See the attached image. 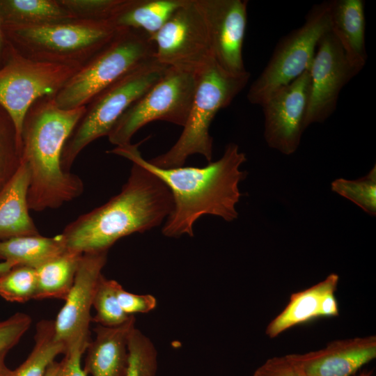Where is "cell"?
<instances>
[{"label": "cell", "instance_id": "obj_1", "mask_svg": "<svg viewBox=\"0 0 376 376\" xmlns=\"http://www.w3.org/2000/svg\"><path fill=\"white\" fill-rule=\"evenodd\" d=\"M140 143L116 146L108 152L139 164L167 186L173 205L162 229L164 236L193 237L195 222L204 215L219 217L226 221L237 218L236 205L242 196L239 185L247 173L240 169L246 157L237 144H228L220 159L203 167L163 169L141 156L138 148Z\"/></svg>", "mask_w": 376, "mask_h": 376}, {"label": "cell", "instance_id": "obj_2", "mask_svg": "<svg viewBox=\"0 0 376 376\" xmlns=\"http://www.w3.org/2000/svg\"><path fill=\"white\" fill-rule=\"evenodd\" d=\"M173 205L167 186L154 173L132 162L120 191L70 222L62 235L68 249L82 253L108 251L122 237L159 226Z\"/></svg>", "mask_w": 376, "mask_h": 376}, {"label": "cell", "instance_id": "obj_3", "mask_svg": "<svg viewBox=\"0 0 376 376\" xmlns=\"http://www.w3.org/2000/svg\"><path fill=\"white\" fill-rule=\"evenodd\" d=\"M53 96L40 97L31 106L22 128V159L30 173L28 205L36 212L58 208L84 191L81 179L63 171L61 159L65 143L86 107L63 109Z\"/></svg>", "mask_w": 376, "mask_h": 376}, {"label": "cell", "instance_id": "obj_4", "mask_svg": "<svg viewBox=\"0 0 376 376\" xmlns=\"http://www.w3.org/2000/svg\"><path fill=\"white\" fill-rule=\"evenodd\" d=\"M250 76L248 71L227 72L212 60L197 72L192 104L178 139L168 151L148 162L159 168H175L184 166L187 159L196 154L212 162L210 125L218 111L228 107L244 88Z\"/></svg>", "mask_w": 376, "mask_h": 376}, {"label": "cell", "instance_id": "obj_5", "mask_svg": "<svg viewBox=\"0 0 376 376\" xmlns=\"http://www.w3.org/2000/svg\"><path fill=\"white\" fill-rule=\"evenodd\" d=\"M12 46L36 61L79 68L115 37L109 21L73 19L36 26H4Z\"/></svg>", "mask_w": 376, "mask_h": 376}, {"label": "cell", "instance_id": "obj_6", "mask_svg": "<svg viewBox=\"0 0 376 376\" xmlns=\"http://www.w3.org/2000/svg\"><path fill=\"white\" fill-rule=\"evenodd\" d=\"M146 33L119 29L105 47L81 66L53 96L61 109L86 107L99 93L136 68L155 58Z\"/></svg>", "mask_w": 376, "mask_h": 376}, {"label": "cell", "instance_id": "obj_7", "mask_svg": "<svg viewBox=\"0 0 376 376\" xmlns=\"http://www.w3.org/2000/svg\"><path fill=\"white\" fill-rule=\"evenodd\" d=\"M167 66L154 58L127 73L99 93L65 143L61 159L65 172L91 143L108 136L125 111L163 75Z\"/></svg>", "mask_w": 376, "mask_h": 376}, {"label": "cell", "instance_id": "obj_8", "mask_svg": "<svg viewBox=\"0 0 376 376\" xmlns=\"http://www.w3.org/2000/svg\"><path fill=\"white\" fill-rule=\"evenodd\" d=\"M332 1L315 5L301 26L282 38L247 93L251 104L261 106L275 91L308 70L320 40L330 31Z\"/></svg>", "mask_w": 376, "mask_h": 376}, {"label": "cell", "instance_id": "obj_9", "mask_svg": "<svg viewBox=\"0 0 376 376\" xmlns=\"http://www.w3.org/2000/svg\"><path fill=\"white\" fill-rule=\"evenodd\" d=\"M197 83V73L167 67L162 77L136 100L116 123L108 139L116 146L131 143L146 124L164 120L183 127Z\"/></svg>", "mask_w": 376, "mask_h": 376}, {"label": "cell", "instance_id": "obj_10", "mask_svg": "<svg viewBox=\"0 0 376 376\" xmlns=\"http://www.w3.org/2000/svg\"><path fill=\"white\" fill-rule=\"evenodd\" d=\"M79 68L31 60L12 47L0 68V105L12 117L21 142L31 106L40 97L54 95Z\"/></svg>", "mask_w": 376, "mask_h": 376}, {"label": "cell", "instance_id": "obj_11", "mask_svg": "<svg viewBox=\"0 0 376 376\" xmlns=\"http://www.w3.org/2000/svg\"><path fill=\"white\" fill-rule=\"evenodd\" d=\"M150 40L155 58L167 67L197 73L214 59L197 0H186Z\"/></svg>", "mask_w": 376, "mask_h": 376}, {"label": "cell", "instance_id": "obj_12", "mask_svg": "<svg viewBox=\"0 0 376 376\" xmlns=\"http://www.w3.org/2000/svg\"><path fill=\"white\" fill-rule=\"evenodd\" d=\"M108 251L84 253L72 286L54 321V337L65 347L86 350L90 343L91 309Z\"/></svg>", "mask_w": 376, "mask_h": 376}, {"label": "cell", "instance_id": "obj_13", "mask_svg": "<svg viewBox=\"0 0 376 376\" xmlns=\"http://www.w3.org/2000/svg\"><path fill=\"white\" fill-rule=\"evenodd\" d=\"M308 72L310 91L304 130L313 123L324 122L331 115L343 88L357 75L330 31L320 40Z\"/></svg>", "mask_w": 376, "mask_h": 376}, {"label": "cell", "instance_id": "obj_14", "mask_svg": "<svg viewBox=\"0 0 376 376\" xmlns=\"http://www.w3.org/2000/svg\"><path fill=\"white\" fill-rule=\"evenodd\" d=\"M310 91V75L305 71L275 91L262 105L267 144L284 155L298 148L304 129Z\"/></svg>", "mask_w": 376, "mask_h": 376}, {"label": "cell", "instance_id": "obj_15", "mask_svg": "<svg viewBox=\"0 0 376 376\" xmlns=\"http://www.w3.org/2000/svg\"><path fill=\"white\" fill-rule=\"evenodd\" d=\"M204 15L214 61L225 70L241 74L247 22L246 0H197Z\"/></svg>", "mask_w": 376, "mask_h": 376}, {"label": "cell", "instance_id": "obj_16", "mask_svg": "<svg viewBox=\"0 0 376 376\" xmlns=\"http://www.w3.org/2000/svg\"><path fill=\"white\" fill-rule=\"evenodd\" d=\"M294 356L308 376H352L376 357V337L336 340L322 349Z\"/></svg>", "mask_w": 376, "mask_h": 376}, {"label": "cell", "instance_id": "obj_17", "mask_svg": "<svg viewBox=\"0 0 376 376\" xmlns=\"http://www.w3.org/2000/svg\"><path fill=\"white\" fill-rule=\"evenodd\" d=\"M135 327L132 315L124 324L117 327L97 324L95 337L87 347L84 370L92 376H125L128 361V337Z\"/></svg>", "mask_w": 376, "mask_h": 376}, {"label": "cell", "instance_id": "obj_18", "mask_svg": "<svg viewBox=\"0 0 376 376\" xmlns=\"http://www.w3.org/2000/svg\"><path fill=\"white\" fill-rule=\"evenodd\" d=\"M365 28L363 1H332L330 32L338 41L349 64L357 74L367 61Z\"/></svg>", "mask_w": 376, "mask_h": 376}, {"label": "cell", "instance_id": "obj_19", "mask_svg": "<svg viewBox=\"0 0 376 376\" xmlns=\"http://www.w3.org/2000/svg\"><path fill=\"white\" fill-rule=\"evenodd\" d=\"M29 170L22 159L17 172L0 191V240L39 235L29 212Z\"/></svg>", "mask_w": 376, "mask_h": 376}, {"label": "cell", "instance_id": "obj_20", "mask_svg": "<svg viewBox=\"0 0 376 376\" xmlns=\"http://www.w3.org/2000/svg\"><path fill=\"white\" fill-rule=\"evenodd\" d=\"M338 281V275L331 273L314 285L292 294L285 308L267 325L266 334L275 338L295 325L322 317L323 300L336 292Z\"/></svg>", "mask_w": 376, "mask_h": 376}, {"label": "cell", "instance_id": "obj_21", "mask_svg": "<svg viewBox=\"0 0 376 376\" xmlns=\"http://www.w3.org/2000/svg\"><path fill=\"white\" fill-rule=\"evenodd\" d=\"M186 0H123L110 19L118 29L155 35Z\"/></svg>", "mask_w": 376, "mask_h": 376}, {"label": "cell", "instance_id": "obj_22", "mask_svg": "<svg viewBox=\"0 0 376 376\" xmlns=\"http://www.w3.org/2000/svg\"><path fill=\"white\" fill-rule=\"evenodd\" d=\"M67 250L63 235H25L0 240V260L37 269Z\"/></svg>", "mask_w": 376, "mask_h": 376}, {"label": "cell", "instance_id": "obj_23", "mask_svg": "<svg viewBox=\"0 0 376 376\" xmlns=\"http://www.w3.org/2000/svg\"><path fill=\"white\" fill-rule=\"evenodd\" d=\"M4 26H36L77 19L58 0H0Z\"/></svg>", "mask_w": 376, "mask_h": 376}, {"label": "cell", "instance_id": "obj_24", "mask_svg": "<svg viewBox=\"0 0 376 376\" xmlns=\"http://www.w3.org/2000/svg\"><path fill=\"white\" fill-rule=\"evenodd\" d=\"M83 253L68 249L36 269L38 290L36 299L65 300L72 286Z\"/></svg>", "mask_w": 376, "mask_h": 376}, {"label": "cell", "instance_id": "obj_25", "mask_svg": "<svg viewBox=\"0 0 376 376\" xmlns=\"http://www.w3.org/2000/svg\"><path fill=\"white\" fill-rule=\"evenodd\" d=\"M34 347L27 359L4 376H43L56 356L65 353L64 346L54 337V321L42 320L36 325Z\"/></svg>", "mask_w": 376, "mask_h": 376}, {"label": "cell", "instance_id": "obj_26", "mask_svg": "<svg viewBox=\"0 0 376 376\" xmlns=\"http://www.w3.org/2000/svg\"><path fill=\"white\" fill-rule=\"evenodd\" d=\"M22 158V146L15 124L0 105V191L18 170Z\"/></svg>", "mask_w": 376, "mask_h": 376}, {"label": "cell", "instance_id": "obj_27", "mask_svg": "<svg viewBox=\"0 0 376 376\" xmlns=\"http://www.w3.org/2000/svg\"><path fill=\"white\" fill-rule=\"evenodd\" d=\"M119 283L107 279L102 274L95 288L93 306L95 315L91 322L104 327H117L126 322L132 315L122 310L118 299L117 288Z\"/></svg>", "mask_w": 376, "mask_h": 376}, {"label": "cell", "instance_id": "obj_28", "mask_svg": "<svg viewBox=\"0 0 376 376\" xmlns=\"http://www.w3.org/2000/svg\"><path fill=\"white\" fill-rule=\"evenodd\" d=\"M128 361L125 376H155L157 351L152 341L134 327L128 337Z\"/></svg>", "mask_w": 376, "mask_h": 376}, {"label": "cell", "instance_id": "obj_29", "mask_svg": "<svg viewBox=\"0 0 376 376\" xmlns=\"http://www.w3.org/2000/svg\"><path fill=\"white\" fill-rule=\"evenodd\" d=\"M37 290L36 269L17 265L0 275V296L6 301L24 303L36 299Z\"/></svg>", "mask_w": 376, "mask_h": 376}, {"label": "cell", "instance_id": "obj_30", "mask_svg": "<svg viewBox=\"0 0 376 376\" xmlns=\"http://www.w3.org/2000/svg\"><path fill=\"white\" fill-rule=\"evenodd\" d=\"M331 190L351 201L371 216L376 214V166L357 180L338 178L331 182Z\"/></svg>", "mask_w": 376, "mask_h": 376}, {"label": "cell", "instance_id": "obj_31", "mask_svg": "<svg viewBox=\"0 0 376 376\" xmlns=\"http://www.w3.org/2000/svg\"><path fill=\"white\" fill-rule=\"evenodd\" d=\"M76 19L110 21L123 0H58Z\"/></svg>", "mask_w": 376, "mask_h": 376}, {"label": "cell", "instance_id": "obj_32", "mask_svg": "<svg viewBox=\"0 0 376 376\" xmlns=\"http://www.w3.org/2000/svg\"><path fill=\"white\" fill-rule=\"evenodd\" d=\"M31 322V318L22 313H17L0 321V352H8L15 346L29 329Z\"/></svg>", "mask_w": 376, "mask_h": 376}, {"label": "cell", "instance_id": "obj_33", "mask_svg": "<svg viewBox=\"0 0 376 376\" xmlns=\"http://www.w3.org/2000/svg\"><path fill=\"white\" fill-rule=\"evenodd\" d=\"M253 376H308L294 354L267 359L254 372Z\"/></svg>", "mask_w": 376, "mask_h": 376}, {"label": "cell", "instance_id": "obj_34", "mask_svg": "<svg viewBox=\"0 0 376 376\" xmlns=\"http://www.w3.org/2000/svg\"><path fill=\"white\" fill-rule=\"evenodd\" d=\"M119 304L127 315L134 313H147L155 308L156 298L150 294L139 295L126 291L119 283L117 288Z\"/></svg>", "mask_w": 376, "mask_h": 376}, {"label": "cell", "instance_id": "obj_35", "mask_svg": "<svg viewBox=\"0 0 376 376\" xmlns=\"http://www.w3.org/2000/svg\"><path fill=\"white\" fill-rule=\"evenodd\" d=\"M85 350L73 348L64 353V358L59 362L58 376H86L81 366V359Z\"/></svg>", "mask_w": 376, "mask_h": 376}, {"label": "cell", "instance_id": "obj_36", "mask_svg": "<svg viewBox=\"0 0 376 376\" xmlns=\"http://www.w3.org/2000/svg\"><path fill=\"white\" fill-rule=\"evenodd\" d=\"M12 47V45L6 36L3 24L0 15V68L8 59Z\"/></svg>", "mask_w": 376, "mask_h": 376}, {"label": "cell", "instance_id": "obj_37", "mask_svg": "<svg viewBox=\"0 0 376 376\" xmlns=\"http://www.w3.org/2000/svg\"><path fill=\"white\" fill-rule=\"evenodd\" d=\"M59 362L54 361L47 367L43 376H58Z\"/></svg>", "mask_w": 376, "mask_h": 376}, {"label": "cell", "instance_id": "obj_38", "mask_svg": "<svg viewBox=\"0 0 376 376\" xmlns=\"http://www.w3.org/2000/svg\"><path fill=\"white\" fill-rule=\"evenodd\" d=\"M8 352H0V376H4L9 370L5 364V357Z\"/></svg>", "mask_w": 376, "mask_h": 376}, {"label": "cell", "instance_id": "obj_39", "mask_svg": "<svg viewBox=\"0 0 376 376\" xmlns=\"http://www.w3.org/2000/svg\"><path fill=\"white\" fill-rule=\"evenodd\" d=\"M13 267L15 266L10 263L0 261V275L9 271Z\"/></svg>", "mask_w": 376, "mask_h": 376}, {"label": "cell", "instance_id": "obj_40", "mask_svg": "<svg viewBox=\"0 0 376 376\" xmlns=\"http://www.w3.org/2000/svg\"><path fill=\"white\" fill-rule=\"evenodd\" d=\"M360 376H369V375L367 374H363V375H361Z\"/></svg>", "mask_w": 376, "mask_h": 376}]
</instances>
